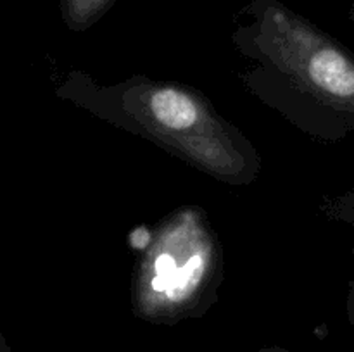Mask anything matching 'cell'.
I'll return each mask as SVG.
<instances>
[{"label":"cell","mask_w":354,"mask_h":352,"mask_svg":"<svg viewBox=\"0 0 354 352\" xmlns=\"http://www.w3.org/2000/svg\"><path fill=\"white\" fill-rule=\"evenodd\" d=\"M239 79L252 97L318 141L354 133V54L280 0H251L235 16Z\"/></svg>","instance_id":"obj_1"},{"label":"cell","mask_w":354,"mask_h":352,"mask_svg":"<svg viewBox=\"0 0 354 352\" xmlns=\"http://www.w3.org/2000/svg\"><path fill=\"white\" fill-rule=\"evenodd\" d=\"M54 93L225 185L248 186L261 175L251 138L185 83L133 75L102 85L83 69H69Z\"/></svg>","instance_id":"obj_2"},{"label":"cell","mask_w":354,"mask_h":352,"mask_svg":"<svg viewBox=\"0 0 354 352\" xmlns=\"http://www.w3.org/2000/svg\"><path fill=\"white\" fill-rule=\"evenodd\" d=\"M225 280L223 245L206 211L180 206L151 231L131 273V307L140 320L176 324L218 302Z\"/></svg>","instance_id":"obj_3"},{"label":"cell","mask_w":354,"mask_h":352,"mask_svg":"<svg viewBox=\"0 0 354 352\" xmlns=\"http://www.w3.org/2000/svg\"><path fill=\"white\" fill-rule=\"evenodd\" d=\"M116 0H59L62 23L69 31L83 33L99 23Z\"/></svg>","instance_id":"obj_4"},{"label":"cell","mask_w":354,"mask_h":352,"mask_svg":"<svg viewBox=\"0 0 354 352\" xmlns=\"http://www.w3.org/2000/svg\"><path fill=\"white\" fill-rule=\"evenodd\" d=\"M318 211L327 219L354 228V188L335 195H325L318 204Z\"/></svg>","instance_id":"obj_5"},{"label":"cell","mask_w":354,"mask_h":352,"mask_svg":"<svg viewBox=\"0 0 354 352\" xmlns=\"http://www.w3.org/2000/svg\"><path fill=\"white\" fill-rule=\"evenodd\" d=\"M346 311H348V317L354 328V280H351V282L348 283V293H346Z\"/></svg>","instance_id":"obj_6"},{"label":"cell","mask_w":354,"mask_h":352,"mask_svg":"<svg viewBox=\"0 0 354 352\" xmlns=\"http://www.w3.org/2000/svg\"><path fill=\"white\" fill-rule=\"evenodd\" d=\"M258 352H289V351H286V349L282 347H268V349H261V351Z\"/></svg>","instance_id":"obj_7"},{"label":"cell","mask_w":354,"mask_h":352,"mask_svg":"<svg viewBox=\"0 0 354 352\" xmlns=\"http://www.w3.org/2000/svg\"><path fill=\"white\" fill-rule=\"evenodd\" d=\"M349 21H351L353 26H354V0H353V3H351V7H349Z\"/></svg>","instance_id":"obj_8"},{"label":"cell","mask_w":354,"mask_h":352,"mask_svg":"<svg viewBox=\"0 0 354 352\" xmlns=\"http://www.w3.org/2000/svg\"><path fill=\"white\" fill-rule=\"evenodd\" d=\"M351 254L354 255V245H353V248H351Z\"/></svg>","instance_id":"obj_9"}]
</instances>
